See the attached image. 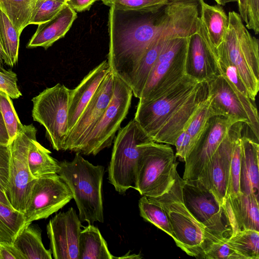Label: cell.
Returning a JSON list of instances; mask_svg holds the SVG:
<instances>
[{"label": "cell", "mask_w": 259, "mask_h": 259, "mask_svg": "<svg viewBox=\"0 0 259 259\" xmlns=\"http://www.w3.org/2000/svg\"><path fill=\"white\" fill-rule=\"evenodd\" d=\"M182 194L188 210L217 239L221 240L231 236L224 205H221L198 179H183Z\"/></svg>", "instance_id": "cell-11"}, {"label": "cell", "mask_w": 259, "mask_h": 259, "mask_svg": "<svg viewBox=\"0 0 259 259\" xmlns=\"http://www.w3.org/2000/svg\"><path fill=\"white\" fill-rule=\"evenodd\" d=\"M106 6L122 11L155 13L170 3L168 0H101Z\"/></svg>", "instance_id": "cell-35"}, {"label": "cell", "mask_w": 259, "mask_h": 259, "mask_svg": "<svg viewBox=\"0 0 259 259\" xmlns=\"http://www.w3.org/2000/svg\"><path fill=\"white\" fill-rule=\"evenodd\" d=\"M183 179L177 170L168 190L155 197H147L159 204L169 221L177 246L188 255L203 258L204 252L217 239L186 207L182 194Z\"/></svg>", "instance_id": "cell-2"}, {"label": "cell", "mask_w": 259, "mask_h": 259, "mask_svg": "<svg viewBox=\"0 0 259 259\" xmlns=\"http://www.w3.org/2000/svg\"><path fill=\"white\" fill-rule=\"evenodd\" d=\"M142 258L141 256H140V255L138 254H130L128 255V253L127 254L124 255V256H122L121 257H116V258Z\"/></svg>", "instance_id": "cell-52"}, {"label": "cell", "mask_w": 259, "mask_h": 259, "mask_svg": "<svg viewBox=\"0 0 259 259\" xmlns=\"http://www.w3.org/2000/svg\"><path fill=\"white\" fill-rule=\"evenodd\" d=\"M177 38L165 35L156 40L140 61L135 73L131 89L133 96L140 98L150 72L165 44L170 39Z\"/></svg>", "instance_id": "cell-28"}, {"label": "cell", "mask_w": 259, "mask_h": 259, "mask_svg": "<svg viewBox=\"0 0 259 259\" xmlns=\"http://www.w3.org/2000/svg\"><path fill=\"white\" fill-rule=\"evenodd\" d=\"M200 5V17L207 34L213 46L217 48L227 34L229 19L220 5H210L204 0H198Z\"/></svg>", "instance_id": "cell-25"}, {"label": "cell", "mask_w": 259, "mask_h": 259, "mask_svg": "<svg viewBox=\"0 0 259 259\" xmlns=\"http://www.w3.org/2000/svg\"><path fill=\"white\" fill-rule=\"evenodd\" d=\"M158 12H140L119 22L109 11L107 61L114 75L130 88L140 61L156 40L165 35L188 37L197 30L198 5L193 0L169 3Z\"/></svg>", "instance_id": "cell-1"}, {"label": "cell", "mask_w": 259, "mask_h": 259, "mask_svg": "<svg viewBox=\"0 0 259 259\" xmlns=\"http://www.w3.org/2000/svg\"><path fill=\"white\" fill-rule=\"evenodd\" d=\"M51 151L45 148L36 138L30 142L28 151V165L32 176L35 179L44 176L57 174L59 162L52 157Z\"/></svg>", "instance_id": "cell-29"}, {"label": "cell", "mask_w": 259, "mask_h": 259, "mask_svg": "<svg viewBox=\"0 0 259 259\" xmlns=\"http://www.w3.org/2000/svg\"><path fill=\"white\" fill-rule=\"evenodd\" d=\"M186 74L197 80L209 82L221 74L217 48L200 17L197 30L189 40Z\"/></svg>", "instance_id": "cell-18"}, {"label": "cell", "mask_w": 259, "mask_h": 259, "mask_svg": "<svg viewBox=\"0 0 259 259\" xmlns=\"http://www.w3.org/2000/svg\"><path fill=\"white\" fill-rule=\"evenodd\" d=\"M241 137L237 140L234 147L229 169L226 196L236 195L240 192Z\"/></svg>", "instance_id": "cell-39"}, {"label": "cell", "mask_w": 259, "mask_h": 259, "mask_svg": "<svg viewBox=\"0 0 259 259\" xmlns=\"http://www.w3.org/2000/svg\"><path fill=\"white\" fill-rule=\"evenodd\" d=\"M0 143L4 144H9V137L7 130L0 111ZM10 145V144H9Z\"/></svg>", "instance_id": "cell-48"}, {"label": "cell", "mask_w": 259, "mask_h": 259, "mask_svg": "<svg viewBox=\"0 0 259 259\" xmlns=\"http://www.w3.org/2000/svg\"><path fill=\"white\" fill-rule=\"evenodd\" d=\"M190 37L172 38L165 44L150 72L138 104L157 98L186 74Z\"/></svg>", "instance_id": "cell-8"}, {"label": "cell", "mask_w": 259, "mask_h": 259, "mask_svg": "<svg viewBox=\"0 0 259 259\" xmlns=\"http://www.w3.org/2000/svg\"><path fill=\"white\" fill-rule=\"evenodd\" d=\"M211 106L209 96L202 104L191 120L186 131L191 137L194 144L205 128L209 119L215 115Z\"/></svg>", "instance_id": "cell-38"}, {"label": "cell", "mask_w": 259, "mask_h": 259, "mask_svg": "<svg viewBox=\"0 0 259 259\" xmlns=\"http://www.w3.org/2000/svg\"><path fill=\"white\" fill-rule=\"evenodd\" d=\"M217 52L221 74L223 75L240 93L250 99L247 89L236 67L217 50Z\"/></svg>", "instance_id": "cell-40"}, {"label": "cell", "mask_w": 259, "mask_h": 259, "mask_svg": "<svg viewBox=\"0 0 259 259\" xmlns=\"http://www.w3.org/2000/svg\"><path fill=\"white\" fill-rule=\"evenodd\" d=\"M152 141L134 118L118 131L113 140L108 179L119 194L124 195L130 188H134L140 145Z\"/></svg>", "instance_id": "cell-6"}, {"label": "cell", "mask_w": 259, "mask_h": 259, "mask_svg": "<svg viewBox=\"0 0 259 259\" xmlns=\"http://www.w3.org/2000/svg\"><path fill=\"white\" fill-rule=\"evenodd\" d=\"M37 130L33 124L23 125L10 145L9 176L5 193L13 208L24 213L35 179L28 165L29 145L36 138Z\"/></svg>", "instance_id": "cell-10"}, {"label": "cell", "mask_w": 259, "mask_h": 259, "mask_svg": "<svg viewBox=\"0 0 259 259\" xmlns=\"http://www.w3.org/2000/svg\"><path fill=\"white\" fill-rule=\"evenodd\" d=\"M36 0H0V10L8 17L21 35L28 25Z\"/></svg>", "instance_id": "cell-31"}, {"label": "cell", "mask_w": 259, "mask_h": 259, "mask_svg": "<svg viewBox=\"0 0 259 259\" xmlns=\"http://www.w3.org/2000/svg\"><path fill=\"white\" fill-rule=\"evenodd\" d=\"M72 199L69 187L58 174L47 175L35 179L23 213L26 225L48 218Z\"/></svg>", "instance_id": "cell-14"}, {"label": "cell", "mask_w": 259, "mask_h": 259, "mask_svg": "<svg viewBox=\"0 0 259 259\" xmlns=\"http://www.w3.org/2000/svg\"><path fill=\"white\" fill-rule=\"evenodd\" d=\"M10 145L0 143V189L6 193L9 176Z\"/></svg>", "instance_id": "cell-43"}, {"label": "cell", "mask_w": 259, "mask_h": 259, "mask_svg": "<svg viewBox=\"0 0 259 259\" xmlns=\"http://www.w3.org/2000/svg\"><path fill=\"white\" fill-rule=\"evenodd\" d=\"M76 18V11L66 4L54 17L38 25L27 48L40 47L47 50L55 42L65 36Z\"/></svg>", "instance_id": "cell-23"}, {"label": "cell", "mask_w": 259, "mask_h": 259, "mask_svg": "<svg viewBox=\"0 0 259 259\" xmlns=\"http://www.w3.org/2000/svg\"><path fill=\"white\" fill-rule=\"evenodd\" d=\"M24 259H52L51 249L42 243L41 230L31 223L26 225L18 234L13 242Z\"/></svg>", "instance_id": "cell-26"}, {"label": "cell", "mask_w": 259, "mask_h": 259, "mask_svg": "<svg viewBox=\"0 0 259 259\" xmlns=\"http://www.w3.org/2000/svg\"><path fill=\"white\" fill-rule=\"evenodd\" d=\"M215 2V3L218 4V5H221V4H220V0H213Z\"/></svg>", "instance_id": "cell-54"}, {"label": "cell", "mask_w": 259, "mask_h": 259, "mask_svg": "<svg viewBox=\"0 0 259 259\" xmlns=\"http://www.w3.org/2000/svg\"><path fill=\"white\" fill-rule=\"evenodd\" d=\"M78 242L79 259H113L107 243L99 229L93 224L83 227Z\"/></svg>", "instance_id": "cell-27"}, {"label": "cell", "mask_w": 259, "mask_h": 259, "mask_svg": "<svg viewBox=\"0 0 259 259\" xmlns=\"http://www.w3.org/2000/svg\"><path fill=\"white\" fill-rule=\"evenodd\" d=\"M68 0H36L30 24L38 25L54 17L67 4Z\"/></svg>", "instance_id": "cell-37"}, {"label": "cell", "mask_w": 259, "mask_h": 259, "mask_svg": "<svg viewBox=\"0 0 259 259\" xmlns=\"http://www.w3.org/2000/svg\"><path fill=\"white\" fill-rule=\"evenodd\" d=\"M200 82L185 74L179 82L157 98L138 104L134 119L153 140L159 129Z\"/></svg>", "instance_id": "cell-12"}, {"label": "cell", "mask_w": 259, "mask_h": 259, "mask_svg": "<svg viewBox=\"0 0 259 259\" xmlns=\"http://www.w3.org/2000/svg\"><path fill=\"white\" fill-rule=\"evenodd\" d=\"M0 202L9 206H11L5 193L0 189Z\"/></svg>", "instance_id": "cell-50"}, {"label": "cell", "mask_w": 259, "mask_h": 259, "mask_svg": "<svg viewBox=\"0 0 259 259\" xmlns=\"http://www.w3.org/2000/svg\"><path fill=\"white\" fill-rule=\"evenodd\" d=\"M228 16L227 34L217 50L236 67L254 102L259 91V41L249 32L238 13L230 11Z\"/></svg>", "instance_id": "cell-4"}, {"label": "cell", "mask_w": 259, "mask_h": 259, "mask_svg": "<svg viewBox=\"0 0 259 259\" xmlns=\"http://www.w3.org/2000/svg\"><path fill=\"white\" fill-rule=\"evenodd\" d=\"M0 111L4 120L9 137V144L14 140L18 133L23 128L13 102L10 97L0 91Z\"/></svg>", "instance_id": "cell-36"}, {"label": "cell", "mask_w": 259, "mask_h": 259, "mask_svg": "<svg viewBox=\"0 0 259 259\" xmlns=\"http://www.w3.org/2000/svg\"><path fill=\"white\" fill-rule=\"evenodd\" d=\"M246 16L247 23L245 27L252 30L255 34L259 33V0H247Z\"/></svg>", "instance_id": "cell-44"}, {"label": "cell", "mask_w": 259, "mask_h": 259, "mask_svg": "<svg viewBox=\"0 0 259 259\" xmlns=\"http://www.w3.org/2000/svg\"><path fill=\"white\" fill-rule=\"evenodd\" d=\"M227 243L244 259L259 258V231L244 230L233 234Z\"/></svg>", "instance_id": "cell-33"}, {"label": "cell", "mask_w": 259, "mask_h": 259, "mask_svg": "<svg viewBox=\"0 0 259 259\" xmlns=\"http://www.w3.org/2000/svg\"><path fill=\"white\" fill-rule=\"evenodd\" d=\"M237 120L223 115L212 116L186 157L183 180L197 179L205 165L224 140L230 127Z\"/></svg>", "instance_id": "cell-16"}, {"label": "cell", "mask_w": 259, "mask_h": 259, "mask_svg": "<svg viewBox=\"0 0 259 259\" xmlns=\"http://www.w3.org/2000/svg\"><path fill=\"white\" fill-rule=\"evenodd\" d=\"M240 192L259 198L258 142L246 136L241 138Z\"/></svg>", "instance_id": "cell-24"}, {"label": "cell", "mask_w": 259, "mask_h": 259, "mask_svg": "<svg viewBox=\"0 0 259 259\" xmlns=\"http://www.w3.org/2000/svg\"><path fill=\"white\" fill-rule=\"evenodd\" d=\"M20 35L0 10V42L5 56V63L13 67L18 62Z\"/></svg>", "instance_id": "cell-30"}, {"label": "cell", "mask_w": 259, "mask_h": 259, "mask_svg": "<svg viewBox=\"0 0 259 259\" xmlns=\"http://www.w3.org/2000/svg\"><path fill=\"white\" fill-rule=\"evenodd\" d=\"M110 70L108 61L105 60L90 71L76 88L70 90L68 133L75 124Z\"/></svg>", "instance_id": "cell-21"}, {"label": "cell", "mask_w": 259, "mask_h": 259, "mask_svg": "<svg viewBox=\"0 0 259 259\" xmlns=\"http://www.w3.org/2000/svg\"><path fill=\"white\" fill-rule=\"evenodd\" d=\"M114 74H107L72 128L67 133L63 151L78 153L108 106L113 93Z\"/></svg>", "instance_id": "cell-17"}, {"label": "cell", "mask_w": 259, "mask_h": 259, "mask_svg": "<svg viewBox=\"0 0 259 259\" xmlns=\"http://www.w3.org/2000/svg\"><path fill=\"white\" fill-rule=\"evenodd\" d=\"M170 3L177 1V0H168Z\"/></svg>", "instance_id": "cell-55"}, {"label": "cell", "mask_w": 259, "mask_h": 259, "mask_svg": "<svg viewBox=\"0 0 259 259\" xmlns=\"http://www.w3.org/2000/svg\"><path fill=\"white\" fill-rule=\"evenodd\" d=\"M69 91L58 83L31 100L33 120L44 126L46 137L56 151L63 150L68 133Z\"/></svg>", "instance_id": "cell-7"}, {"label": "cell", "mask_w": 259, "mask_h": 259, "mask_svg": "<svg viewBox=\"0 0 259 259\" xmlns=\"http://www.w3.org/2000/svg\"><path fill=\"white\" fill-rule=\"evenodd\" d=\"M208 96V82L201 81L159 129L153 140L174 145L178 137L186 130L191 120Z\"/></svg>", "instance_id": "cell-20"}, {"label": "cell", "mask_w": 259, "mask_h": 259, "mask_svg": "<svg viewBox=\"0 0 259 259\" xmlns=\"http://www.w3.org/2000/svg\"><path fill=\"white\" fill-rule=\"evenodd\" d=\"M235 2H237V0H220V4L221 5L224 6L227 3Z\"/></svg>", "instance_id": "cell-53"}, {"label": "cell", "mask_w": 259, "mask_h": 259, "mask_svg": "<svg viewBox=\"0 0 259 259\" xmlns=\"http://www.w3.org/2000/svg\"><path fill=\"white\" fill-rule=\"evenodd\" d=\"M194 143L188 133L183 131L177 138L174 146L176 147V157L184 161L186 157L191 151Z\"/></svg>", "instance_id": "cell-45"}, {"label": "cell", "mask_w": 259, "mask_h": 259, "mask_svg": "<svg viewBox=\"0 0 259 259\" xmlns=\"http://www.w3.org/2000/svg\"><path fill=\"white\" fill-rule=\"evenodd\" d=\"M58 174L69 187L81 223L104 222L102 184L104 167L94 165L76 153L71 161L59 162Z\"/></svg>", "instance_id": "cell-3"}, {"label": "cell", "mask_w": 259, "mask_h": 259, "mask_svg": "<svg viewBox=\"0 0 259 259\" xmlns=\"http://www.w3.org/2000/svg\"><path fill=\"white\" fill-rule=\"evenodd\" d=\"M83 227L73 207L57 213L49 221L47 232L55 259H79V237Z\"/></svg>", "instance_id": "cell-19"}, {"label": "cell", "mask_w": 259, "mask_h": 259, "mask_svg": "<svg viewBox=\"0 0 259 259\" xmlns=\"http://www.w3.org/2000/svg\"><path fill=\"white\" fill-rule=\"evenodd\" d=\"M140 216L175 239V236L168 218L161 206L142 196L139 200Z\"/></svg>", "instance_id": "cell-34"}, {"label": "cell", "mask_w": 259, "mask_h": 259, "mask_svg": "<svg viewBox=\"0 0 259 259\" xmlns=\"http://www.w3.org/2000/svg\"><path fill=\"white\" fill-rule=\"evenodd\" d=\"M226 238L213 243L204 252V259H244L226 242Z\"/></svg>", "instance_id": "cell-41"}, {"label": "cell", "mask_w": 259, "mask_h": 259, "mask_svg": "<svg viewBox=\"0 0 259 259\" xmlns=\"http://www.w3.org/2000/svg\"><path fill=\"white\" fill-rule=\"evenodd\" d=\"M0 259H24L13 243L0 242Z\"/></svg>", "instance_id": "cell-46"}, {"label": "cell", "mask_w": 259, "mask_h": 259, "mask_svg": "<svg viewBox=\"0 0 259 259\" xmlns=\"http://www.w3.org/2000/svg\"><path fill=\"white\" fill-rule=\"evenodd\" d=\"M238 6L239 15H240L243 22L246 24L247 23L246 16V3L247 0H237Z\"/></svg>", "instance_id": "cell-49"}, {"label": "cell", "mask_w": 259, "mask_h": 259, "mask_svg": "<svg viewBox=\"0 0 259 259\" xmlns=\"http://www.w3.org/2000/svg\"><path fill=\"white\" fill-rule=\"evenodd\" d=\"M5 56L0 42V70L4 69L3 63H5Z\"/></svg>", "instance_id": "cell-51"}, {"label": "cell", "mask_w": 259, "mask_h": 259, "mask_svg": "<svg viewBox=\"0 0 259 259\" xmlns=\"http://www.w3.org/2000/svg\"><path fill=\"white\" fill-rule=\"evenodd\" d=\"M97 0H68V5L76 12H82L89 10Z\"/></svg>", "instance_id": "cell-47"}, {"label": "cell", "mask_w": 259, "mask_h": 259, "mask_svg": "<svg viewBox=\"0 0 259 259\" xmlns=\"http://www.w3.org/2000/svg\"><path fill=\"white\" fill-rule=\"evenodd\" d=\"M207 82L208 96L215 114L244 122L258 141V114L253 101L240 93L222 74Z\"/></svg>", "instance_id": "cell-13"}, {"label": "cell", "mask_w": 259, "mask_h": 259, "mask_svg": "<svg viewBox=\"0 0 259 259\" xmlns=\"http://www.w3.org/2000/svg\"><path fill=\"white\" fill-rule=\"evenodd\" d=\"M242 121L234 123L219 147L200 172L198 179L215 197L221 205L226 199L229 169L234 147L242 136Z\"/></svg>", "instance_id": "cell-15"}, {"label": "cell", "mask_w": 259, "mask_h": 259, "mask_svg": "<svg viewBox=\"0 0 259 259\" xmlns=\"http://www.w3.org/2000/svg\"><path fill=\"white\" fill-rule=\"evenodd\" d=\"M140 147L134 189L147 197L161 195L172 185L177 170L174 150L166 144L154 141Z\"/></svg>", "instance_id": "cell-5"}, {"label": "cell", "mask_w": 259, "mask_h": 259, "mask_svg": "<svg viewBox=\"0 0 259 259\" xmlns=\"http://www.w3.org/2000/svg\"><path fill=\"white\" fill-rule=\"evenodd\" d=\"M25 226L23 213L0 202V242L13 243Z\"/></svg>", "instance_id": "cell-32"}, {"label": "cell", "mask_w": 259, "mask_h": 259, "mask_svg": "<svg viewBox=\"0 0 259 259\" xmlns=\"http://www.w3.org/2000/svg\"><path fill=\"white\" fill-rule=\"evenodd\" d=\"M17 80V74L12 70H0V91L7 94L11 99H18L22 96Z\"/></svg>", "instance_id": "cell-42"}, {"label": "cell", "mask_w": 259, "mask_h": 259, "mask_svg": "<svg viewBox=\"0 0 259 259\" xmlns=\"http://www.w3.org/2000/svg\"><path fill=\"white\" fill-rule=\"evenodd\" d=\"M133 96L131 88L114 75L111 99L78 153L96 155L111 146L116 133L120 128L121 123L128 112Z\"/></svg>", "instance_id": "cell-9"}, {"label": "cell", "mask_w": 259, "mask_h": 259, "mask_svg": "<svg viewBox=\"0 0 259 259\" xmlns=\"http://www.w3.org/2000/svg\"><path fill=\"white\" fill-rule=\"evenodd\" d=\"M224 205L232 235L244 230L259 231L258 199L254 195L240 192L236 195L227 196Z\"/></svg>", "instance_id": "cell-22"}]
</instances>
